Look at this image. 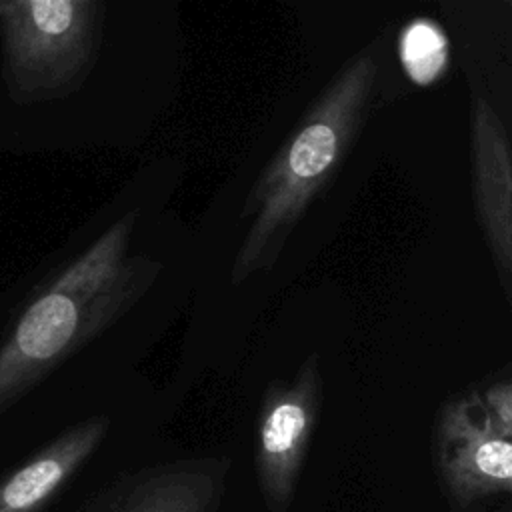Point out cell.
I'll return each instance as SVG.
<instances>
[{
    "label": "cell",
    "instance_id": "3957f363",
    "mask_svg": "<svg viewBox=\"0 0 512 512\" xmlns=\"http://www.w3.org/2000/svg\"><path fill=\"white\" fill-rule=\"evenodd\" d=\"M102 26L100 0H0L8 96L34 104L76 92L94 68Z\"/></svg>",
    "mask_w": 512,
    "mask_h": 512
},
{
    "label": "cell",
    "instance_id": "52a82bcc",
    "mask_svg": "<svg viewBox=\"0 0 512 512\" xmlns=\"http://www.w3.org/2000/svg\"><path fill=\"white\" fill-rule=\"evenodd\" d=\"M230 460L180 458L140 468L122 478L98 512H220Z\"/></svg>",
    "mask_w": 512,
    "mask_h": 512
},
{
    "label": "cell",
    "instance_id": "7a4b0ae2",
    "mask_svg": "<svg viewBox=\"0 0 512 512\" xmlns=\"http://www.w3.org/2000/svg\"><path fill=\"white\" fill-rule=\"evenodd\" d=\"M376 82L372 50L348 58L260 172L242 208V218L250 222L232 262V286L276 264L308 206L354 146L368 120Z\"/></svg>",
    "mask_w": 512,
    "mask_h": 512
},
{
    "label": "cell",
    "instance_id": "8992f818",
    "mask_svg": "<svg viewBox=\"0 0 512 512\" xmlns=\"http://www.w3.org/2000/svg\"><path fill=\"white\" fill-rule=\"evenodd\" d=\"M472 198L502 292L512 286V154L506 126L482 94L470 102Z\"/></svg>",
    "mask_w": 512,
    "mask_h": 512
},
{
    "label": "cell",
    "instance_id": "5b68a950",
    "mask_svg": "<svg viewBox=\"0 0 512 512\" xmlns=\"http://www.w3.org/2000/svg\"><path fill=\"white\" fill-rule=\"evenodd\" d=\"M434 458L458 508L512 490V434L488 414L478 390L446 400L436 418Z\"/></svg>",
    "mask_w": 512,
    "mask_h": 512
},
{
    "label": "cell",
    "instance_id": "30bf717a",
    "mask_svg": "<svg viewBox=\"0 0 512 512\" xmlns=\"http://www.w3.org/2000/svg\"><path fill=\"white\" fill-rule=\"evenodd\" d=\"M482 404L496 424L512 434V386L508 380H496L478 390Z\"/></svg>",
    "mask_w": 512,
    "mask_h": 512
},
{
    "label": "cell",
    "instance_id": "9c48e42d",
    "mask_svg": "<svg viewBox=\"0 0 512 512\" xmlns=\"http://www.w3.org/2000/svg\"><path fill=\"white\" fill-rule=\"evenodd\" d=\"M398 56L414 84L430 86L448 68L450 44L446 32L430 18H414L400 32Z\"/></svg>",
    "mask_w": 512,
    "mask_h": 512
},
{
    "label": "cell",
    "instance_id": "ba28073f",
    "mask_svg": "<svg viewBox=\"0 0 512 512\" xmlns=\"http://www.w3.org/2000/svg\"><path fill=\"white\" fill-rule=\"evenodd\" d=\"M110 428L108 416H90L0 480V512H40L98 450Z\"/></svg>",
    "mask_w": 512,
    "mask_h": 512
},
{
    "label": "cell",
    "instance_id": "277c9868",
    "mask_svg": "<svg viewBox=\"0 0 512 512\" xmlns=\"http://www.w3.org/2000/svg\"><path fill=\"white\" fill-rule=\"evenodd\" d=\"M324 400L322 362L308 354L292 380H272L254 426V470L270 512H284L294 498Z\"/></svg>",
    "mask_w": 512,
    "mask_h": 512
},
{
    "label": "cell",
    "instance_id": "6da1fadb",
    "mask_svg": "<svg viewBox=\"0 0 512 512\" xmlns=\"http://www.w3.org/2000/svg\"><path fill=\"white\" fill-rule=\"evenodd\" d=\"M136 212L124 214L26 306L0 346V414L66 358L116 324L162 264L128 254Z\"/></svg>",
    "mask_w": 512,
    "mask_h": 512
}]
</instances>
